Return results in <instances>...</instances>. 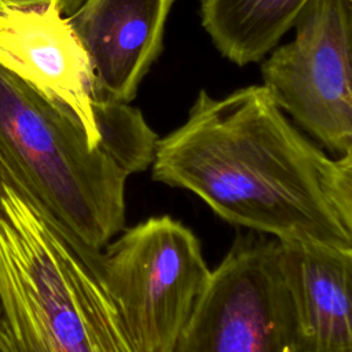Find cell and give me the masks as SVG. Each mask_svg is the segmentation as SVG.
Listing matches in <instances>:
<instances>
[{"label": "cell", "instance_id": "1", "mask_svg": "<svg viewBox=\"0 0 352 352\" xmlns=\"http://www.w3.org/2000/svg\"><path fill=\"white\" fill-rule=\"evenodd\" d=\"M151 168L232 226L352 249V153L327 155L261 84L219 98L201 89L186 121L157 139Z\"/></svg>", "mask_w": 352, "mask_h": 352}, {"label": "cell", "instance_id": "9", "mask_svg": "<svg viewBox=\"0 0 352 352\" xmlns=\"http://www.w3.org/2000/svg\"><path fill=\"white\" fill-rule=\"evenodd\" d=\"M177 0H82L67 15L87 52L98 96L132 103L164 47Z\"/></svg>", "mask_w": 352, "mask_h": 352}, {"label": "cell", "instance_id": "4", "mask_svg": "<svg viewBox=\"0 0 352 352\" xmlns=\"http://www.w3.org/2000/svg\"><path fill=\"white\" fill-rule=\"evenodd\" d=\"M118 235L100 250L96 276L133 352H175L210 275L201 243L166 214Z\"/></svg>", "mask_w": 352, "mask_h": 352}, {"label": "cell", "instance_id": "13", "mask_svg": "<svg viewBox=\"0 0 352 352\" xmlns=\"http://www.w3.org/2000/svg\"><path fill=\"white\" fill-rule=\"evenodd\" d=\"M1 311H3V304H1V297H0V316H1Z\"/></svg>", "mask_w": 352, "mask_h": 352}, {"label": "cell", "instance_id": "2", "mask_svg": "<svg viewBox=\"0 0 352 352\" xmlns=\"http://www.w3.org/2000/svg\"><path fill=\"white\" fill-rule=\"evenodd\" d=\"M0 161L11 188L96 274L100 250L125 227L131 173L72 111L1 66Z\"/></svg>", "mask_w": 352, "mask_h": 352}, {"label": "cell", "instance_id": "6", "mask_svg": "<svg viewBox=\"0 0 352 352\" xmlns=\"http://www.w3.org/2000/svg\"><path fill=\"white\" fill-rule=\"evenodd\" d=\"M278 241L238 235L209 279L175 352H289Z\"/></svg>", "mask_w": 352, "mask_h": 352}, {"label": "cell", "instance_id": "10", "mask_svg": "<svg viewBox=\"0 0 352 352\" xmlns=\"http://www.w3.org/2000/svg\"><path fill=\"white\" fill-rule=\"evenodd\" d=\"M311 0H199L201 25L236 66L261 62L289 33Z\"/></svg>", "mask_w": 352, "mask_h": 352}, {"label": "cell", "instance_id": "12", "mask_svg": "<svg viewBox=\"0 0 352 352\" xmlns=\"http://www.w3.org/2000/svg\"><path fill=\"white\" fill-rule=\"evenodd\" d=\"M3 186L11 187V182H10V177H8V173H7L6 168H4V165H3L1 161H0V188H1Z\"/></svg>", "mask_w": 352, "mask_h": 352}, {"label": "cell", "instance_id": "3", "mask_svg": "<svg viewBox=\"0 0 352 352\" xmlns=\"http://www.w3.org/2000/svg\"><path fill=\"white\" fill-rule=\"evenodd\" d=\"M0 352H133L88 264L11 187L0 188Z\"/></svg>", "mask_w": 352, "mask_h": 352}, {"label": "cell", "instance_id": "7", "mask_svg": "<svg viewBox=\"0 0 352 352\" xmlns=\"http://www.w3.org/2000/svg\"><path fill=\"white\" fill-rule=\"evenodd\" d=\"M0 66L72 111L92 144L110 151L98 121L104 100L98 96L87 52L58 1L0 6Z\"/></svg>", "mask_w": 352, "mask_h": 352}, {"label": "cell", "instance_id": "5", "mask_svg": "<svg viewBox=\"0 0 352 352\" xmlns=\"http://www.w3.org/2000/svg\"><path fill=\"white\" fill-rule=\"evenodd\" d=\"M261 62L274 103L334 157L352 153V0H311Z\"/></svg>", "mask_w": 352, "mask_h": 352}, {"label": "cell", "instance_id": "8", "mask_svg": "<svg viewBox=\"0 0 352 352\" xmlns=\"http://www.w3.org/2000/svg\"><path fill=\"white\" fill-rule=\"evenodd\" d=\"M276 261L289 352H352V249L278 241Z\"/></svg>", "mask_w": 352, "mask_h": 352}, {"label": "cell", "instance_id": "11", "mask_svg": "<svg viewBox=\"0 0 352 352\" xmlns=\"http://www.w3.org/2000/svg\"><path fill=\"white\" fill-rule=\"evenodd\" d=\"M50 1H58L60 6L62 12L67 16L70 15L82 0H0V6H10V7H34L43 6Z\"/></svg>", "mask_w": 352, "mask_h": 352}]
</instances>
